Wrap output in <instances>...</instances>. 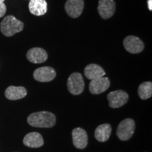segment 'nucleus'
Masks as SVG:
<instances>
[{
	"label": "nucleus",
	"instance_id": "obj_5",
	"mask_svg": "<svg viewBox=\"0 0 152 152\" xmlns=\"http://www.w3.org/2000/svg\"><path fill=\"white\" fill-rule=\"evenodd\" d=\"M128 94L123 90H115L110 92L107 96L109 106L113 109L120 108L128 102Z\"/></svg>",
	"mask_w": 152,
	"mask_h": 152
},
{
	"label": "nucleus",
	"instance_id": "obj_4",
	"mask_svg": "<svg viewBox=\"0 0 152 152\" xmlns=\"http://www.w3.org/2000/svg\"><path fill=\"white\" fill-rule=\"evenodd\" d=\"M67 86L71 94H80L85 88V82L81 74L79 73H72L68 79Z\"/></svg>",
	"mask_w": 152,
	"mask_h": 152
},
{
	"label": "nucleus",
	"instance_id": "obj_16",
	"mask_svg": "<svg viewBox=\"0 0 152 152\" xmlns=\"http://www.w3.org/2000/svg\"><path fill=\"white\" fill-rule=\"evenodd\" d=\"M27 95V90L23 87L10 86L5 91V96L9 100H18Z\"/></svg>",
	"mask_w": 152,
	"mask_h": 152
},
{
	"label": "nucleus",
	"instance_id": "obj_13",
	"mask_svg": "<svg viewBox=\"0 0 152 152\" xmlns=\"http://www.w3.org/2000/svg\"><path fill=\"white\" fill-rule=\"evenodd\" d=\"M23 144L30 148H39L44 144V140L39 132H30L25 136Z\"/></svg>",
	"mask_w": 152,
	"mask_h": 152
},
{
	"label": "nucleus",
	"instance_id": "obj_8",
	"mask_svg": "<svg viewBox=\"0 0 152 152\" xmlns=\"http://www.w3.org/2000/svg\"><path fill=\"white\" fill-rule=\"evenodd\" d=\"M110 87L109 77H102L92 80L89 85L90 92L93 94H99L105 92Z\"/></svg>",
	"mask_w": 152,
	"mask_h": 152
},
{
	"label": "nucleus",
	"instance_id": "obj_21",
	"mask_svg": "<svg viewBox=\"0 0 152 152\" xmlns=\"http://www.w3.org/2000/svg\"><path fill=\"white\" fill-rule=\"evenodd\" d=\"M4 0H0V3H4Z\"/></svg>",
	"mask_w": 152,
	"mask_h": 152
},
{
	"label": "nucleus",
	"instance_id": "obj_2",
	"mask_svg": "<svg viewBox=\"0 0 152 152\" xmlns=\"http://www.w3.org/2000/svg\"><path fill=\"white\" fill-rule=\"evenodd\" d=\"M24 25L23 22L13 16H6L0 24V29L4 35L11 37L22 31Z\"/></svg>",
	"mask_w": 152,
	"mask_h": 152
},
{
	"label": "nucleus",
	"instance_id": "obj_1",
	"mask_svg": "<svg viewBox=\"0 0 152 152\" xmlns=\"http://www.w3.org/2000/svg\"><path fill=\"white\" fill-rule=\"evenodd\" d=\"M28 123L35 128H52L56 124V116L49 111H39L28 116Z\"/></svg>",
	"mask_w": 152,
	"mask_h": 152
},
{
	"label": "nucleus",
	"instance_id": "obj_3",
	"mask_svg": "<svg viewBox=\"0 0 152 152\" xmlns=\"http://www.w3.org/2000/svg\"><path fill=\"white\" fill-rule=\"evenodd\" d=\"M135 130V123L131 118H126L120 123L117 128V136L122 141H127L132 137Z\"/></svg>",
	"mask_w": 152,
	"mask_h": 152
},
{
	"label": "nucleus",
	"instance_id": "obj_19",
	"mask_svg": "<svg viewBox=\"0 0 152 152\" xmlns=\"http://www.w3.org/2000/svg\"><path fill=\"white\" fill-rule=\"evenodd\" d=\"M7 11V7L4 3H0V18L4 16Z\"/></svg>",
	"mask_w": 152,
	"mask_h": 152
},
{
	"label": "nucleus",
	"instance_id": "obj_17",
	"mask_svg": "<svg viewBox=\"0 0 152 152\" xmlns=\"http://www.w3.org/2000/svg\"><path fill=\"white\" fill-rule=\"evenodd\" d=\"M111 126L108 123L102 124L95 130L94 137L99 142H106L109 140L111 133Z\"/></svg>",
	"mask_w": 152,
	"mask_h": 152
},
{
	"label": "nucleus",
	"instance_id": "obj_14",
	"mask_svg": "<svg viewBox=\"0 0 152 152\" xmlns=\"http://www.w3.org/2000/svg\"><path fill=\"white\" fill-rule=\"evenodd\" d=\"M28 7L30 13L37 16H42L47 11L46 0H30Z\"/></svg>",
	"mask_w": 152,
	"mask_h": 152
},
{
	"label": "nucleus",
	"instance_id": "obj_9",
	"mask_svg": "<svg viewBox=\"0 0 152 152\" xmlns=\"http://www.w3.org/2000/svg\"><path fill=\"white\" fill-rule=\"evenodd\" d=\"M115 11V3L114 0H99L98 12L104 19L111 18Z\"/></svg>",
	"mask_w": 152,
	"mask_h": 152
},
{
	"label": "nucleus",
	"instance_id": "obj_11",
	"mask_svg": "<svg viewBox=\"0 0 152 152\" xmlns=\"http://www.w3.org/2000/svg\"><path fill=\"white\" fill-rule=\"evenodd\" d=\"M72 137L74 146L77 149H83L87 147L88 143V137L86 131L83 128H75L72 132Z\"/></svg>",
	"mask_w": 152,
	"mask_h": 152
},
{
	"label": "nucleus",
	"instance_id": "obj_10",
	"mask_svg": "<svg viewBox=\"0 0 152 152\" xmlns=\"http://www.w3.org/2000/svg\"><path fill=\"white\" fill-rule=\"evenodd\" d=\"M84 9L83 0H67L65 4V9L68 15L71 18H78L83 13Z\"/></svg>",
	"mask_w": 152,
	"mask_h": 152
},
{
	"label": "nucleus",
	"instance_id": "obj_18",
	"mask_svg": "<svg viewBox=\"0 0 152 152\" xmlns=\"http://www.w3.org/2000/svg\"><path fill=\"white\" fill-rule=\"evenodd\" d=\"M138 94L140 99L146 100L151 97L152 83L151 82H144L138 87Z\"/></svg>",
	"mask_w": 152,
	"mask_h": 152
},
{
	"label": "nucleus",
	"instance_id": "obj_20",
	"mask_svg": "<svg viewBox=\"0 0 152 152\" xmlns=\"http://www.w3.org/2000/svg\"><path fill=\"white\" fill-rule=\"evenodd\" d=\"M147 4H148V9H149L150 11H151L152 10V0H148Z\"/></svg>",
	"mask_w": 152,
	"mask_h": 152
},
{
	"label": "nucleus",
	"instance_id": "obj_7",
	"mask_svg": "<svg viewBox=\"0 0 152 152\" xmlns=\"http://www.w3.org/2000/svg\"><path fill=\"white\" fill-rule=\"evenodd\" d=\"M56 73L54 68L49 66H43L37 68L33 73V77L37 81L42 83H47L53 80L56 77Z\"/></svg>",
	"mask_w": 152,
	"mask_h": 152
},
{
	"label": "nucleus",
	"instance_id": "obj_12",
	"mask_svg": "<svg viewBox=\"0 0 152 152\" xmlns=\"http://www.w3.org/2000/svg\"><path fill=\"white\" fill-rule=\"evenodd\" d=\"M27 58L29 61L33 64H42L46 61L48 55L45 49L35 47L28 50L27 52Z\"/></svg>",
	"mask_w": 152,
	"mask_h": 152
},
{
	"label": "nucleus",
	"instance_id": "obj_15",
	"mask_svg": "<svg viewBox=\"0 0 152 152\" xmlns=\"http://www.w3.org/2000/svg\"><path fill=\"white\" fill-rule=\"evenodd\" d=\"M105 71L97 64H91L87 65L85 68V75L86 77L89 80H94L99 78V77H104Z\"/></svg>",
	"mask_w": 152,
	"mask_h": 152
},
{
	"label": "nucleus",
	"instance_id": "obj_6",
	"mask_svg": "<svg viewBox=\"0 0 152 152\" xmlns=\"http://www.w3.org/2000/svg\"><path fill=\"white\" fill-rule=\"evenodd\" d=\"M125 49L131 54H138L144 50V43L140 38L135 36L130 35L126 37L123 40Z\"/></svg>",
	"mask_w": 152,
	"mask_h": 152
}]
</instances>
